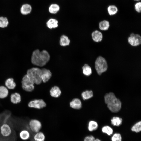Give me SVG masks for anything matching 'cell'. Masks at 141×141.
<instances>
[{
	"instance_id": "1",
	"label": "cell",
	"mask_w": 141,
	"mask_h": 141,
	"mask_svg": "<svg viewBox=\"0 0 141 141\" xmlns=\"http://www.w3.org/2000/svg\"><path fill=\"white\" fill-rule=\"evenodd\" d=\"M50 59V55L46 50L40 51L39 50L36 49L32 53L31 62L34 65L43 66L47 63Z\"/></svg>"
},
{
	"instance_id": "2",
	"label": "cell",
	"mask_w": 141,
	"mask_h": 141,
	"mask_svg": "<svg viewBox=\"0 0 141 141\" xmlns=\"http://www.w3.org/2000/svg\"><path fill=\"white\" fill-rule=\"evenodd\" d=\"M105 101L109 109L112 112L119 111L121 107V103L112 92L106 94L104 96Z\"/></svg>"
},
{
	"instance_id": "3",
	"label": "cell",
	"mask_w": 141,
	"mask_h": 141,
	"mask_svg": "<svg viewBox=\"0 0 141 141\" xmlns=\"http://www.w3.org/2000/svg\"><path fill=\"white\" fill-rule=\"evenodd\" d=\"M41 69L38 68L33 67L27 70V74L35 84L38 85L42 82L41 77Z\"/></svg>"
},
{
	"instance_id": "4",
	"label": "cell",
	"mask_w": 141,
	"mask_h": 141,
	"mask_svg": "<svg viewBox=\"0 0 141 141\" xmlns=\"http://www.w3.org/2000/svg\"><path fill=\"white\" fill-rule=\"evenodd\" d=\"M95 67L99 75L106 71L108 68V65L105 58L101 56L98 57L95 61Z\"/></svg>"
},
{
	"instance_id": "5",
	"label": "cell",
	"mask_w": 141,
	"mask_h": 141,
	"mask_svg": "<svg viewBox=\"0 0 141 141\" xmlns=\"http://www.w3.org/2000/svg\"><path fill=\"white\" fill-rule=\"evenodd\" d=\"M34 84L27 74L23 77L21 81V87L25 91L28 92L32 91L34 89Z\"/></svg>"
},
{
	"instance_id": "6",
	"label": "cell",
	"mask_w": 141,
	"mask_h": 141,
	"mask_svg": "<svg viewBox=\"0 0 141 141\" xmlns=\"http://www.w3.org/2000/svg\"><path fill=\"white\" fill-rule=\"evenodd\" d=\"M28 105L30 108L37 109H41L45 107L46 104L42 99H35L30 101L28 102Z\"/></svg>"
},
{
	"instance_id": "7",
	"label": "cell",
	"mask_w": 141,
	"mask_h": 141,
	"mask_svg": "<svg viewBox=\"0 0 141 141\" xmlns=\"http://www.w3.org/2000/svg\"><path fill=\"white\" fill-rule=\"evenodd\" d=\"M128 40L129 44L132 46H138L141 43V37L139 34L132 33L128 37Z\"/></svg>"
},
{
	"instance_id": "8",
	"label": "cell",
	"mask_w": 141,
	"mask_h": 141,
	"mask_svg": "<svg viewBox=\"0 0 141 141\" xmlns=\"http://www.w3.org/2000/svg\"><path fill=\"white\" fill-rule=\"evenodd\" d=\"M28 126L31 130L35 133L39 131L42 128L41 122L36 119L30 120L29 122Z\"/></svg>"
},
{
	"instance_id": "9",
	"label": "cell",
	"mask_w": 141,
	"mask_h": 141,
	"mask_svg": "<svg viewBox=\"0 0 141 141\" xmlns=\"http://www.w3.org/2000/svg\"><path fill=\"white\" fill-rule=\"evenodd\" d=\"M12 130L10 126L8 124L4 123L0 127V133L3 137H7L11 134Z\"/></svg>"
},
{
	"instance_id": "10",
	"label": "cell",
	"mask_w": 141,
	"mask_h": 141,
	"mask_svg": "<svg viewBox=\"0 0 141 141\" xmlns=\"http://www.w3.org/2000/svg\"><path fill=\"white\" fill-rule=\"evenodd\" d=\"M41 77L42 81L44 83L47 82L52 76L51 72L49 70L45 68L41 69Z\"/></svg>"
},
{
	"instance_id": "11",
	"label": "cell",
	"mask_w": 141,
	"mask_h": 141,
	"mask_svg": "<svg viewBox=\"0 0 141 141\" xmlns=\"http://www.w3.org/2000/svg\"><path fill=\"white\" fill-rule=\"evenodd\" d=\"M21 100L20 94L18 92H15L11 93L10 95V101L13 104H17L20 103Z\"/></svg>"
},
{
	"instance_id": "12",
	"label": "cell",
	"mask_w": 141,
	"mask_h": 141,
	"mask_svg": "<svg viewBox=\"0 0 141 141\" xmlns=\"http://www.w3.org/2000/svg\"><path fill=\"white\" fill-rule=\"evenodd\" d=\"M5 86L8 90H13L16 87V84L14 79L11 78H7L5 81Z\"/></svg>"
},
{
	"instance_id": "13",
	"label": "cell",
	"mask_w": 141,
	"mask_h": 141,
	"mask_svg": "<svg viewBox=\"0 0 141 141\" xmlns=\"http://www.w3.org/2000/svg\"><path fill=\"white\" fill-rule=\"evenodd\" d=\"M70 107L74 109H78L82 107V103L80 100L78 98H75L73 99L70 104Z\"/></svg>"
},
{
	"instance_id": "14",
	"label": "cell",
	"mask_w": 141,
	"mask_h": 141,
	"mask_svg": "<svg viewBox=\"0 0 141 141\" xmlns=\"http://www.w3.org/2000/svg\"><path fill=\"white\" fill-rule=\"evenodd\" d=\"M91 36L92 39L96 42L101 41L103 38L102 33L97 30H96L93 32Z\"/></svg>"
},
{
	"instance_id": "15",
	"label": "cell",
	"mask_w": 141,
	"mask_h": 141,
	"mask_svg": "<svg viewBox=\"0 0 141 141\" xmlns=\"http://www.w3.org/2000/svg\"><path fill=\"white\" fill-rule=\"evenodd\" d=\"M50 93L51 96L57 98L60 95L61 92L58 87L55 86L52 87L50 90Z\"/></svg>"
},
{
	"instance_id": "16",
	"label": "cell",
	"mask_w": 141,
	"mask_h": 141,
	"mask_svg": "<svg viewBox=\"0 0 141 141\" xmlns=\"http://www.w3.org/2000/svg\"><path fill=\"white\" fill-rule=\"evenodd\" d=\"M32 10L31 5L27 4L23 5L20 9L21 13L24 15H27L30 14Z\"/></svg>"
},
{
	"instance_id": "17",
	"label": "cell",
	"mask_w": 141,
	"mask_h": 141,
	"mask_svg": "<svg viewBox=\"0 0 141 141\" xmlns=\"http://www.w3.org/2000/svg\"><path fill=\"white\" fill-rule=\"evenodd\" d=\"M58 21L54 18H51L49 19L46 22L47 27L50 29L55 28L58 26Z\"/></svg>"
},
{
	"instance_id": "18",
	"label": "cell",
	"mask_w": 141,
	"mask_h": 141,
	"mask_svg": "<svg viewBox=\"0 0 141 141\" xmlns=\"http://www.w3.org/2000/svg\"><path fill=\"white\" fill-rule=\"evenodd\" d=\"M9 93L8 89L5 86H0V99H4L8 96Z\"/></svg>"
},
{
	"instance_id": "19",
	"label": "cell",
	"mask_w": 141,
	"mask_h": 141,
	"mask_svg": "<svg viewBox=\"0 0 141 141\" xmlns=\"http://www.w3.org/2000/svg\"><path fill=\"white\" fill-rule=\"evenodd\" d=\"M19 136L22 140H26L30 138V134L27 130L24 129L22 130L19 133Z\"/></svg>"
},
{
	"instance_id": "20",
	"label": "cell",
	"mask_w": 141,
	"mask_h": 141,
	"mask_svg": "<svg viewBox=\"0 0 141 141\" xmlns=\"http://www.w3.org/2000/svg\"><path fill=\"white\" fill-rule=\"evenodd\" d=\"M35 133L33 136L34 141H44L45 136L42 132L39 131Z\"/></svg>"
},
{
	"instance_id": "21",
	"label": "cell",
	"mask_w": 141,
	"mask_h": 141,
	"mask_svg": "<svg viewBox=\"0 0 141 141\" xmlns=\"http://www.w3.org/2000/svg\"><path fill=\"white\" fill-rule=\"evenodd\" d=\"M60 7L57 4H52L48 8L49 12L52 14H55L59 11Z\"/></svg>"
},
{
	"instance_id": "22",
	"label": "cell",
	"mask_w": 141,
	"mask_h": 141,
	"mask_svg": "<svg viewBox=\"0 0 141 141\" xmlns=\"http://www.w3.org/2000/svg\"><path fill=\"white\" fill-rule=\"evenodd\" d=\"M70 40L67 36L62 35L60 37V45L62 46H65L68 45L69 44Z\"/></svg>"
},
{
	"instance_id": "23",
	"label": "cell",
	"mask_w": 141,
	"mask_h": 141,
	"mask_svg": "<svg viewBox=\"0 0 141 141\" xmlns=\"http://www.w3.org/2000/svg\"><path fill=\"white\" fill-rule=\"evenodd\" d=\"M99 28L101 30L105 31L108 30L110 27L108 21L104 20L101 21L99 24Z\"/></svg>"
},
{
	"instance_id": "24",
	"label": "cell",
	"mask_w": 141,
	"mask_h": 141,
	"mask_svg": "<svg viewBox=\"0 0 141 141\" xmlns=\"http://www.w3.org/2000/svg\"><path fill=\"white\" fill-rule=\"evenodd\" d=\"M82 70L83 73L86 76L90 75L92 73V70L91 67L87 64H85L83 66Z\"/></svg>"
},
{
	"instance_id": "25",
	"label": "cell",
	"mask_w": 141,
	"mask_h": 141,
	"mask_svg": "<svg viewBox=\"0 0 141 141\" xmlns=\"http://www.w3.org/2000/svg\"><path fill=\"white\" fill-rule=\"evenodd\" d=\"M107 11L110 15H113L116 14L118 11L116 6L113 5L109 6L107 8Z\"/></svg>"
},
{
	"instance_id": "26",
	"label": "cell",
	"mask_w": 141,
	"mask_h": 141,
	"mask_svg": "<svg viewBox=\"0 0 141 141\" xmlns=\"http://www.w3.org/2000/svg\"><path fill=\"white\" fill-rule=\"evenodd\" d=\"M81 96L83 100L88 99L93 96V91L91 90H86L82 93Z\"/></svg>"
},
{
	"instance_id": "27",
	"label": "cell",
	"mask_w": 141,
	"mask_h": 141,
	"mask_svg": "<svg viewBox=\"0 0 141 141\" xmlns=\"http://www.w3.org/2000/svg\"><path fill=\"white\" fill-rule=\"evenodd\" d=\"M98 126V124L96 122L93 121H90L88 123V130L90 131H92L96 130Z\"/></svg>"
},
{
	"instance_id": "28",
	"label": "cell",
	"mask_w": 141,
	"mask_h": 141,
	"mask_svg": "<svg viewBox=\"0 0 141 141\" xmlns=\"http://www.w3.org/2000/svg\"><path fill=\"white\" fill-rule=\"evenodd\" d=\"M122 119L118 117H114L111 120V124L114 126H119L122 123Z\"/></svg>"
},
{
	"instance_id": "29",
	"label": "cell",
	"mask_w": 141,
	"mask_h": 141,
	"mask_svg": "<svg viewBox=\"0 0 141 141\" xmlns=\"http://www.w3.org/2000/svg\"><path fill=\"white\" fill-rule=\"evenodd\" d=\"M131 130L136 133H138L141 131V122L140 121L136 123L132 127Z\"/></svg>"
},
{
	"instance_id": "30",
	"label": "cell",
	"mask_w": 141,
	"mask_h": 141,
	"mask_svg": "<svg viewBox=\"0 0 141 141\" xmlns=\"http://www.w3.org/2000/svg\"><path fill=\"white\" fill-rule=\"evenodd\" d=\"M9 24L7 19L5 17H0V27L4 28L7 27Z\"/></svg>"
},
{
	"instance_id": "31",
	"label": "cell",
	"mask_w": 141,
	"mask_h": 141,
	"mask_svg": "<svg viewBox=\"0 0 141 141\" xmlns=\"http://www.w3.org/2000/svg\"><path fill=\"white\" fill-rule=\"evenodd\" d=\"M102 131L103 133H105L109 136L111 135L113 133L112 129L108 126L103 127L102 128Z\"/></svg>"
},
{
	"instance_id": "32",
	"label": "cell",
	"mask_w": 141,
	"mask_h": 141,
	"mask_svg": "<svg viewBox=\"0 0 141 141\" xmlns=\"http://www.w3.org/2000/svg\"><path fill=\"white\" fill-rule=\"evenodd\" d=\"M122 137L120 133H115L111 137L112 141H122Z\"/></svg>"
},
{
	"instance_id": "33",
	"label": "cell",
	"mask_w": 141,
	"mask_h": 141,
	"mask_svg": "<svg viewBox=\"0 0 141 141\" xmlns=\"http://www.w3.org/2000/svg\"><path fill=\"white\" fill-rule=\"evenodd\" d=\"M135 10L138 13H140L141 11V3L138 2L136 3L135 5Z\"/></svg>"
},
{
	"instance_id": "34",
	"label": "cell",
	"mask_w": 141,
	"mask_h": 141,
	"mask_svg": "<svg viewBox=\"0 0 141 141\" xmlns=\"http://www.w3.org/2000/svg\"><path fill=\"white\" fill-rule=\"evenodd\" d=\"M95 139L92 135H90L86 137L84 140V141H94Z\"/></svg>"
},
{
	"instance_id": "35",
	"label": "cell",
	"mask_w": 141,
	"mask_h": 141,
	"mask_svg": "<svg viewBox=\"0 0 141 141\" xmlns=\"http://www.w3.org/2000/svg\"><path fill=\"white\" fill-rule=\"evenodd\" d=\"M94 141H101L100 140L98 139H95Z\"/></svg>"
},
{
	"instance_id": "36",
	"label": "cell",
	"mask_w": 141,
	"mask_h": 141,
	"mask_svg": "<svg viewBox=\"0 0 141 141\" xmlns=\"http://www.w3.org/2000/svg\"><path fill=\"white\" fill-rule=\"evenodd\" d=\"M134 1H140V0H134Z\"/></svg>"
}]
</instances>
